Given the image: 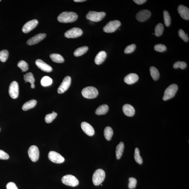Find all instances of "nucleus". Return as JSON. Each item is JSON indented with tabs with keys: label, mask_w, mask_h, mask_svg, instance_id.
Returning <instances> with one entry per match:
<instances>
[{
	"label": "nucleus",
	"mask_w": 189,
	"mask_h": 189,
	"mask_svg": "<svg viewBox=\"0 0 189 189\" xmlns=\"http://www.w3.org/2000/svg\"><path fill=\"white\" fill-rule=\"evenodd\" d=\"M187 67V64L183 61H177L174 63L173 67L175 69L180 68L182 69H185Z\"/></svg>",
	"instance_id": "nucleus-37"
},
{
	"label": "nucleus",
	"mask_w": 189,
	"mask_h": 189,
	"mask_svg": "<svg viewBox=\"0 0 189 189\" xmlns=\"http://www.w3.org/2000/svg\"><path fill=\"white\" fill-rule=\"evenodd\" d=\"M105 177V172L103 170L99 169L96 170L93 176V182L95 186L100 185L104 180Z\"/></svg>",
	"instance_id": "nucleus-2"
},
{
	"label": "nucleus",
	"mask_w": 189,
	"mask_h": 189,
	"mask_svg": "<svg viewBox=\"0 0 189 189\" xmlns=\"http://www.w3.org/2000/svg\"><path fill=\"white\" fill-rule=\"evenodd\" d=\"M38 21L36 19H34L30 21L25 24L22 28V32L25 34L30 32L34 29L38 25Z\"/></svg>",
	"instance_id": "nucleus-13"
},
{
	"label": "nucleus",
	"mask_w": 189,
	"mask_h": 189,
	"mask_svg": "<svg viewBox=\"0 0 189 189\" xmlns=\"http://www.w3.org/2000/svg\"><path fill=\"white\" fill-rule=\"evenodd\" d=\"M121 25V23L119 20L111 21L104 27L103 30L107 33H113L117 30Z\"/></svg>",
	"instance_id": "nucleus-6"
},
{
	"label": "nucleus",
	"mask_w": 189,
	"mask_h": 189,
	"mask_svg": "<svg viewBox=\"0 0 189 189\" xmlns=\"http://www.w3.org/2000/svg\"><path fill=\"white\" fill-rule=\"evenodd\" d=\"M109 109V107L107 105H102L97 108L95 111V114L98 115H105L108 111Z\"/></svg>",
	"instance_id": "nucleus-23"
},
{
	"label": "nucleus",
	"mask_w": 189,
	"mask_h": 189,
	"mask_svg": "<svg viewBox=\"0 0 189 189\" xmlns=\"http://www.w3.org/2000/svg\"><path fill=\"white\" fill-rule=\"evenodd\" d=\"M83 96L85 98L92 99L98 96L99 93L97 89L94 87L90 86L86 87L82 91Z\"/></svg>",
	"instance_id": "nucleus-3"
},
{
	"label": "nucleus",
	"mask_w": 189,
	"mask_h": 189,
	"mask_svg": "<svg viewBox=\"0 0 189 189\" xmlns=\"http://www.w3.org/2000/svg\"><path fill=\"white\" fill-rule=\"evenodd\" d=\"M53 80L48 76L43 77L41 81V84L42 86L47 87L50 86L52 83Z\"/></svg>",
	"instance_id": "nucleus-29"
},
{
	"label": "nucleus",
	"mask_w": 189,
	"mask_h": 189,
	"mask_svg": "<svg viewBox=\"0 0 189 189\" xmlns=\"http://www.w3.org/2000/svg\"><path fill=\"white\" fill-rule=\"evenodd\" d=\"M178 90V87L176 84H173L167 87L164 93L163 99L166 101L173 98Z\"/></svg>",
	"instance_id": "nucleus-4"
},
{
	"label": "nucleus",
	"mask_w": 189,
	"mask_h": 189,
	"mask_svg": "<svg viewBox=\"0 0 189 189\" xmlns=\"http://www.w3.org/2000/svg\"><path fill=\"white\" fill-rule=\"evenodd\" d=\"M106 13L105 12H97L90 11L86 16L87 19L94 22H99L105 18Z\"/></svg>",
	"instance_id": "nucleus-5"
},
{
	"label": "nucleus",
	"mask_w": 189,
	"mask_h": 189,
	"mask_svg": "<svg viewBox=\"0 0 189 189\" xmlns=\"http://www.w3.org/2000/svg\"><path fill=\"white\" fill-rule=\"evenodd\" d=\"M138 79L137 75L134 73H131L125 77L124 81L126 84H132L137 81Z\"/></svg>",
	"instance_id": "nucleus-19"
},
{
	"label": "nucleus",
	"mask_w": 189,
	"mask_h": 189,
	"mask_svg": "<svg viewBox=\"0 0 189 189\" xmlns=\"http://www.w3.org/2000/svg\"><path fill=\"white\" fill-rule=\"evenodd\" d=\"M9 55V52L7 50H3L0 51V61L2 62L7 61Z\"/></svg>",
	"instance_id": "nucleus-34"
},
{
	"label": "nucleus",
	"mask_w": 189,
	"mask_h": 189,
	"mask_svg": "<svg viewBox=\"0 0 189 189\" xmlns=\"http://www.w3.org/2000/svg\"><path fill=\"white\" fill-rule=\"evenodd\" d=\"M133 1L137 4L141 5L146 2L147 1L146 0H134Z\"/></svg>",
	"instance_id": "nucleus-44"
},
{
	"label": "nucleus",
	"mask_w": 189,
	"mask_h": 189,
	"mask_svg": "<svg viewBox=\"0 0 189 189\" xmlns=\"http://www.w3.org/2000/svg\"><path fill=\"white\" fill-rule=\"evenodd\" d=\"M57 116V114L53 111L52 113L47 114L45 116V121L47 123H51L55 119Z\"/></svg>",
	"instance_id": "nucleus-32"
},
{
	"label": "nucleus",
	"mask_w": 189,
	"mask_h": 189,
	"mask_svg": "<svg viewBox=\"0 0 189 189\" xmlns=\"http://www.w3.org/2000/svg\"><path fill=\"white\" fill-rule=\"evenodd\" d=\"M86 0H74V1L75 2H82L86 1Z\"/></svg>",
	"instance_id": "nucleus-45"
},
{
	"label": "nucleus",
	"mask_w": 189,
	"mask_h": 189,
	"mask_svg": "<svg viewBox=\"0 0 189 189\" xmlns=\"http://www.w3.org/2000/svg\"><path fill=\"white\" fill-rule=\"evenodd\" d=\"M7 189H18L17 186L14 183L9 182L7 185Z\"/></svg>",
	"instance_id": "nucleus-43"
},
{
	"label": "nucleus",
	"mask_w": 189,
	"mask_h": 189,
	"mask_svg": "<svg viewBox=\"0 0 189 189\" xmlns=\"http://www.w3.org/2000/svg\"><path fill=\"white\" fill-rule=\"evenodd\" d=\"M167 47L165 45L162 44L156 45L154 47V49L155 51L162 52L166 51Z\"/></svg>",
	"instance_id": "nucleus-39"
},
{
	"label": "nucleus",
	"mask_w": 189,
	"mask_h": 189,
	"mask_svg": "<svg viewBox=\"0 0 189 189\" xmlns=\"http://www.w3.org/2000/svg\"><path fill=\"white\" fill-rule=\"evenodd\" d=\"M18 67L22 70V72H26L28 70V65L25 61L21 60L18 63Z\"/></svg>",
	"instance_id": "nucleus-36"
},
{
	"label": "nucleus",
	"mask_w": 189,
	"mask_h": 189,
	"mask_svg": "<svg viewBox=\"0 0 189 189\" xmlns=\"http://www.w3.org/2000/svg\"><path fill=\"white\" fill-rule=\"evenodd\" d=\"M28 153L29 158L33 162H35L38 160L39 151L38 147L35 145H32L29 148Z\"/></svg>",
	"instance_id": "nucleus-9"
},
{
	"label": "nucleus",
	"mask_w": 189,
	"mask_h": 189,
	"mask_svg": "<svg viewBox=\"0 0 189 189\" xmlns=\"http://www.w3.org/2000/svg\"><path fill=\"white\" fill-rule=\"evenodd\" d=\"M81 127L85 133L88 135L92 136L95 134V131L92 126L86 122H83L81 124Z\"/></svg>",
	"instance_id": "nucleus-17"
},
{
	"label": "nucleus",
	"mask_w": 189,
	"mask_h": 189,
	"mask_svg": "<svg viewBox=\"0 0 189 189\" xmlns=\"http://www.w3.org/2000/svg\"><path fill=\"white\" fill-rule=\"evenodd\" d=\"M136 48V45L134 44H132L128 46L124 50V53L126 54H129L132 53L134 52Z\"/></svg>",
	"instance_id": "nucleus-41"
},
{
	"label": "nucleus",
	"mask_w": 189,
	"mask_h": 189,
	"mask_svg": "<svg viewBox=\"0 0 189 189\" xmlns=\"http://www.w3.org/2000/svg\"><path fill=\"white\" fill-rule=\"evenodd\" d=\"M88 48L87 46H83L78 48L75 51L74 55L76 57H79L84 55L88 50Z\"/></svg>",
	"instance_id": "nucleus-26"
},
{
	"label": "nucleus",
	"mask_w": 189,
	"mask_h": 189,
	"mask_svg": "<svg viewBox=\"0 0 189 189\" xmlns=\"http://www.w3.org/2000/svg\"><path fill=\"white\" fill-rule=\"evenodd\" d=\"M71 82V78L69 76H66L64 78L61 85L58 89V92L59 93H62L67 90L69 88Z\"/></svg>",
	"instance_id": "nucleus-11"
},
{
	"label": "nucleus",
	"mask_w": 189,
	"mask_h": 189,
	"mask_svg": "<svg viewBox=\"0 0 189 189\" xmlns=\"http://www.w3.org/2000/svg\"><path fill=\"white\" fill-rule=\"evenodd\" d=\"M164 27L163 24L159 23L155 28V34L157 37L161 36L164 31Z\"/></svg>",
	"instance_id": "nucleus-30"
},
{
	"label": "nucleus",
	"mask_w": 189,
	"mask_h": 189,
	"mask_svg": "<svg viewBox=\"0 0 189 189\" xmlns=\"http://www.w3.org/2000/svg\"><path fill=\"white\" fill-rule=\"evenodd\" d=\"M124 147V144L123 142H120V144L117 145L116 151V157L117 159H120L121 158L123 152Z\"/></svg>",
	"instance_id": "nucleus-24"
},
{
	"label": "nucleus",
	"mask_w": 189,
	"mask_h": 189,
	"mask_svg": "<svg viewBox=\"0 0 189 189\" xmlns=\"http://www.w3.org/2000/svg\"><path fill=\"white\" fill-rule=\"evenodd\" d=\"M1 1V0H0V1Z\"/></svg>",
	"instance_id": "nucleus-47"
},
{
	"label": "nucleus",
	"mask_w": 189,
	"mask_h": 189,
	"mask_svg": "<svg viewBox=\"0 0 189 189\" xmlns=\"http://www.w3.org/2000/svg\"><path fill=\"white\" fill-rule=\"evenodd\" d=\"M163 15L165 24L167 27H169L171 23V18L169 13L167 11L165 10L163 12Z\"/></svg>",
	"instance_id": "nucleus-31"
},
{
	"label": "nucleus",
	"mask_w": 189,
	"mask_h": 189,
	"mask_svg": "<svg viewBox=\"0 0 189 189\" xmlns=\"http://www.w3.org/2000/svg\"><path fill=\"white\" fill-rule=\"evenodd\" d=\"M36 65L39 69L43 71L47 72H50L52 70V68L50 66L45 63L42 60L37 59L36 61Z\"/></svg>",
	"instance_id": "nucleus-16"
},
{
	"label": "nucleus",
	"mask_w": 189,
	"mask_h": 189,
	"mask_svg": "<svg viewBox=\"0 0 189 189\" xmlns=\"http://www.w3.org/2000/svg\"><path fill=\"white\" fill-rule=\"evenodd\" d=\"M179 36L185 42H188L189 40L188 35L185 33L184 31L180 29L178 31Z\"/></svg>",
	"instance_id": "nucleus-38"
},
{
	"label": "nucleus",
	"mask_w": 189,
	"mask_h": 189,
	"mask_svg": "<svg viewBox=\"0 0 189 189\" xmlns=\"http://www.w3.org/2000/svg\"><path fill=\"white\" fill-rule=\"evenodd\" d=\"M107 57V53L105 51H101L97 54L95 59V62L97 65H100L105 61Z\"/></svg>",
	"instance_id": "nucleus-21"
},
{
	"label": "nucleus",
	"mask_w": 189,
	"mask_h": 189,
	"mask_svg": "<svg viewBox=\"0 0 189 189\" xmlns=\"http://www.w3.org/2000/svg\"><path fill=\"white\" fill-rule=\"evenodd\" d=\"M178 11L181 17L186 20L189 19V9L184 5H180L178 8Z\"/></svg>",
	"instance_id": "nucleus-18"
},
{
	"label": "nucleus",
	"mask_w": 189,
	"mask_h": 189,
	"mask_svg": "<svg viewBox=\"0 0 189 189\" xmlns=\"http://www.w3.org/2000/svg\"><path fill=\"white\" fill-rule=\"evenodd\" d=\"M77 14L74 12H62L58 16L57 19L62 23H72L77 19Z\"/></svg>",
	"instance_id": "nucleus-1"
},
{
	"label": "nucleus",
	"mask_w": 189,
	"mask_h": 189,
	"mask_svg": "<svg viewBox=\"0 0 189 189\" xmlns=\"http://www.w3.org/2000/svg\"><path fill=\"white\" fill-rule=\"evenodd\" d=\"M9 158V155L4 151L0 149V159L7 160Z\"/></svg>",
	"instance_id": "nucleus-42"
},
{
	"label": "nucleus",
	"mask_w": 189,
	"mask_h": 189,
	"mask_svg": "<svg viewBox=\"0 0 189 189\" xmlns=\"http://www.w3.org/2000/svg\"><path fill=\"white\" fill-rule=\"evenodd\" d=\"M151 16L150 11L147 10H141L136 14L137 20L140 22H144L148 19Z\"/></svg>",
	"instance_id": "nucleus-14"
},
{
	"label": "nucleus",
	"mask_w": 189,
	"mask_h": 189,
	"mask_svg": "<svg viewBox=\"0 0 189 189\" xmlns=\"http://www.w3.org/2000/svg\"><path fill=\"white\" fill-rule=\"evenodd\" d=\"M31 88L32 89L34 88L35 86L34 83H32V84H31Z\"/></svg>",
	"instance_id": "nucleus-46"
},
{
	"label": "nucleus",
	"mask_w": 189,
	"mask_h": 189,
	"mask_svg": "<svg viewBox=\"0 0 189 189\" xmlns=\"http://www.w3.org/2000/svg\"><path fill=\"white\" fill-rule=\"evenodd\" d=\"M24 79L26 82H29L32 84L35 82L34 77L32 73L31 72H28L24 75Z\"/></svg>",
	"instance_id": "nucleus-35"
},
{
	"label": "nucleus",
	"mask_w": 189,
	"mask_h": 189,
	"mask_svg": "<svg viewBox=\"0 0 189 189\" xmlns=\"http://www.w3.org/2000/svg\"><path fill=\"white\" fill-rule=\"evenodd\" d=\"M151 75L155 81H157L159 79L160 74L158 70L155 67H151L150 68Z\"/></svg>",
	"instance_id": "nucleus-27"
},
{
	"label": "nucleus",
	"mask_w": 189,
	"mask_h": 189,
	"mask_svg": "<svg viewBox=\"0 0 189 189\" xmlns=\"http://www.w3.org/2000/svg\"><path fill=\"white\" fill-rule=\"evenodd\" d=\"M129 184L128 187L130 189H133L136 188L137 183V180L135 178H130L129 179Z\"/></svg>",
	"instance_id": "nucleus-40"
},
{
	"label": "nucleus",
	"mask_w": 189,
	"mask_h": 189,
	"mask_svg": "<svg viewBox=\"0 0 189 189\" xmlns=\"http://www.w3.org/2000/svg\"><path fill=\"white\" fill-rule=\"evenodd\" d=\"M62 182L66 185L72 187H75L79 184V181L75 176L68 175L64 176L62 178Z\"/></svg>",
	"instance_id": "nucleus-7"
},
{
	"label": "nucleus",
	"mask_w": 189,
	"mask_h": 189,
	"mask_svg": "<svg viewBox=\"0 0 189 189\" xmlns=\"http://www.w3.org/2000/svg\"><path fill=\"white\" fill-rule=\"evenodd\" d=\"M48 157L51 161L57 164H61L65 161V159L59 153L55 151L49 152Z\"/></svg>",
	"instance_id": "nucleus-10"
},
{
	"label": "nucleus",
	"mask_w": 189,
	"mask_h": 189,
	"mask_svg": "<svg viewBox=\"0 0 189 189\" xmlns=\"http://www.w3.org/2000/svg\"><path fill=\"white\" fill-rule=\"evenodd\" d=\"M37 103V101L34 99H32L25 103L22 106V109L24 111H28V109L33 108L36 106Z\"/></svg>",
	"instance_id": "nucleus-22"
},
{
	"label": "nucleus",
	"mask_w": 189,
	"mask_h": 189,
	"mask_svg": "<svg viewBox=\"0 0 189 189\" xmlns=\"http://www.w3.org/2000/svg\"><path fill=\"white\" fill-rule=\"evenodd\" d=\"M113 135V131L109 126L105 128L104 130V136L106 140H111Z\"/></svg>",
	"instance_id": "nucleus-28"
},
{
	"label": "nucleus",
	"mask_w": 189,
	"mask_h": 189,
	"mask_svg": "<svg viewBox=\"0 0 189 189\" xmlns=\"http://www.w3.org/2000/svg\"><path fill=\"white\" fill-rule=\"evenodd\" d=\"M134 158L136 162L139 164H142L143 163V159L140 155V150L138 148L135 149Z\"/></svg>",
	"instance_id": "nucleus-33"
},
{
	"label": "nucleus",
	"mask_w": 189,
	"mask_h": 189,
	"mask_svg": "<svg viewBox=\"0 0 189 189\" xmlns=\"http://www.w3.org/2000/svg\"><path fill=\"white\" fill-rule=\"evenodd\" d=\"M123 111L125 115L128 117L133 116L135 112L134 107L129 104L124 105L123 107Z\"/></svg>",
	"instance_id": "nucleus-20"
},
{
	"label": "nucleus",
	"mask_w": 189,
	"mask_h": 189,
	"mask_svg": "<svg viewBox=\"0 0 189 189\" xmlns=\"http://www.w3.org/2000/svg\"><path fill=\"white\" fill-rule=\"evenodd\" d=\"M9 91L10 96L12 98H17L19 95L18 83L15 81L12 82L10 85Z\"/></svg>",
	"instance_id": "nucleus-12"
},
{
	"label": "nucleus",
	"mask_w": 189,
	"mask_h": 189,
	"mask_svg": "<svg viewBox=\"0 0 189 189\" xmlns=\"http://www.w3.org/2000/svg\"><path fill=\"white\" fill-rule=\"evenodd\" d=\"M52 61L58 63H62L64 62V59L61 55L58 54H52L50 55Z\"/></svg>",
	"instance_id": "nucleus-25"
},
{
	"label": "nucleus",
	"mask_w": 189,
	"mask_h": 189,
	"mask_svg": "<svg viewBox=\"0 0 189 189\" xmlns=\"http://www.w3.org/2000/svg\"><path fill=\"white\" fill-rule=\"evenodd\" d=\"M82 34L83 31L81 29L78 28H74L66 32L65 36L68 38H75L81 36Z\"/></svg>",
	"instance_id": "nucleus-8"
},
{
	"label": "nucleus",
	"mask_w": 189,
	"mask_h": 189,
	"mask_svg": "<svg viewBox=\"0 0 189 189\" xmlns=\"http://www.w3.org/2000/svg\"><path fill=\"white\" fill-rule=\"evenodd\" d=\"M46 35L45 34H40L36 35L27 41V43L29 45L37 44L45 39Z\"/></svg>",
	"instance_id": "nucleus-15"
}]
</instances>
